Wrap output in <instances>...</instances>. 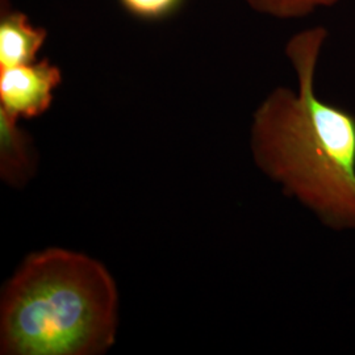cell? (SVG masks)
Returning <instances> with one entry per match:
<instances>
[{"label":"cell","instance_id":"obj_1","mask_svg":"<svg viewBox=\"0 0 355 355\" xmlns=\"http://www.w3.org/2000/svg\"><path fill=\"white\" fill-rule=\"evenodd\" d=\"M324 26L306 28L286 45L296 89H272L253 114L257 166L334 230H355V114L322 101L316 76L328 40Z\"/></svg>","mask_w":355,"mask_h":355},{"label":"cell","instance_id":"obj_2","mask_svg":"<svg viewBox=\"0 0 355 355\" xmlns=\"http://www.w3.org/2000/svg\"><path fill=\"white\" fill-rule=\"evenodd\" d=\"M117 311L116 283L99 261L55 248L32 254L3 290L0 353L103 354Z\"/></svg>","mask_w":355,"mask_h":355},{"label":"cell","instance_id":"obj_4","mask_svg":"<svg viewBox=\"0 0 355 355\" xmlns=\"http://www.w3.org/2000/svg\"><path fill=\"white\" fill-rule=\"evenodd\" d=\"M48 38V31L35 26L26 13L0 1V69L37 61Z\"/></svg>","mask_w":355,"mask_h":355},{"label":"cell","instance_id":"obj_6","mask_svg":"<svg viewBox=\"0 0 355 355\" xmlns=\"http://www.w3.org/2000/svg\"><path fill=\"white\" fill-rule=\"evenodd\" d=\"M254 12L279 20L306 17L320 10L331 8L341 0H245Z\"/></svg>","mask_w":355,"mask_h":355},{"label":"cell","instance_id":"obj_7","mask_svg":"<svg viewBox=\"0 0 355 355\" xmlns=\"http://www.w3.org/2000/svg\"><path fill=\"white\" fill-rule=\"evenodd\" d=\"M184 0H119L120 6L132 16L155 21L168 17L179 10Z\"/></svg>","mask_w":355,"mask_h":355},{"label":"cell","instance_id":"obj_3","mask_svg":"<svg viewBox=\"0 0 355 355\" xmlns=\"http://www.w3.org/2000/svg\"><path fill=\"white\" fill-rule=\"evenodd\" d=\"M62 83L60 66L48 58L0 69V108L16 119H35L51 108Z\"/></svg>","mask_w":355,"mask_h":355},{"label":"cell","instance_id":"obj_5","mask_svg":"<svg viewBox=\"0 0 355 355\" xmlns=\"http://www.w3.org/2000/svg\"><path fill=\"white\" fill-rule=\"evenodd\" d=\"M17 121L0 108V177L12 187H23L36 174L37 152L32 137Z\"/></svg>","mask_w":355,"mask_h":355}]
</instances>
